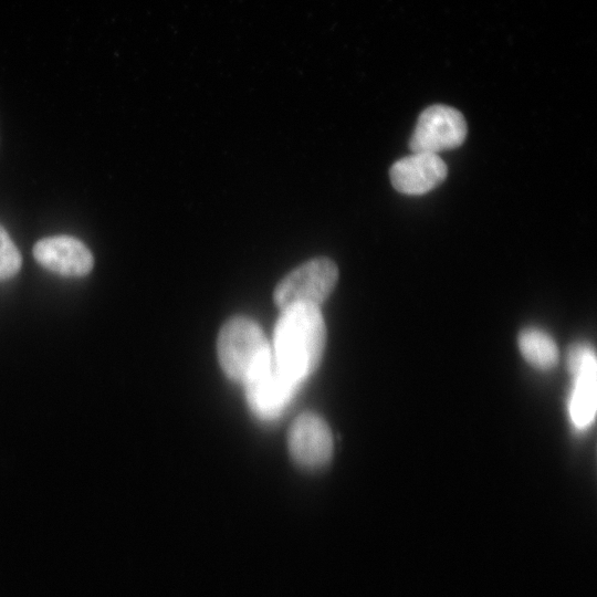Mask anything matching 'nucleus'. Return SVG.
<instances>
[{"mask_svg": "<svg viewBox=\"0 0 597 597\" xmlns=\"http://www.w3.org/2000/svg\"><path fill=\"white\" fill-rule=\"evenodd\" d=\"M326 341L320 306L297 303L281 310L273 334L277 366L302 383L318 366Z\"/></svg>", "mask_w": 597, "mask_h": 597, "instance_id": "f257e3e1", "label": "nucleus"}, {"mask_svg": "<svg viewBox=\"0 0 597 597\" xmlns=\"http://www.w3.org/2000/svg\"><path fill=\"white\" fill-rule=\"evenodd\" d=\"M21 261L18 248L0 226V280L14 276L21 268Z\"/></svg>", "mask_w": 597, "mask_h": 597, "instance_id": "9b49d317", "label": "nucleus"}, {"mask_svg": "<svg viewBox=\"0 0 597 597\" xmlns=\"http://www.w3.org/2000/svg\"><path fill=\"white\" fill-rule=\"evenodd\" d=\"M517 345L524 359L541 370L554 368L559 359L558 347L553 337L536 327L522 329Z\"/></svg>", "mask_w": 597, "mask_h": 597, "instance_id": "9d476101", "label": "nucleus"}, {"mask_svg": "<svg viewBox=\"0 0 597 597\" xmlns=\"http://www.w3.org/2000/svg\"><path fill=\"white\" fill-rule=\"evenodd\" d=\"M217 353L227 376L243 386L273 362L272 349L260 326L242 316L223 324L218 335Z\"/></svg>", "mask_w": 597, "mask_h": 597, "instance_id": "f03ea898", "label": "nucleus"}, {"mask_svg": "<svg viewBox=\"0 0 597 597\" xmlns=\"http://www.w3.org/2000/svg\"><path fill=\"white\" fill-rule=\"evenodd\" d=\"M33 255L49 271L69 276L86 275L94 263L88 248L69 235L41 239L33 247Z\"/></svg>", "mask_w": 597, "mask_h": 597, "instance_id": "1a4fd4ad", "label": "nucleus"}, {"mask_svg": "<svg viewBox=\"0 0 597 597\" xmlns=\"http://www.w3.org/2000/svg\"><path fill=\"white\" fill-rule=\"evenodd\" d=\"M300 384L282 370L273 358L264 371L244 385L245 397L255 415L272 419L287 406Z\"/></svg>", "mask_w": 597, "mask_h": 597, "instance_id": "0eeeda50", "label": "nucleus"}, {"mask_svg": "<svg viewBox=\"0 0 597 597\" xmlns=\"http://www.w3.org/2000/svg\"><path fill=\"white\" fill-rule=\"evenodd\" d=\"M292 459L306 469L327 464L333 455V437L327 423L313 412L301 413L292 423L287 434Z\"/></svg>", "mask_w": 597, "mask_h": 597, "instance_id": "423d86ee", "label": "nucleus"}, {"mask_svg": "<svg viewBox=\"0 0 597 597\" xmlns=\"http://www.w3.org/2000/svg\"><path fill=\"white\" fill-rule=\"evenodd\" d=\"M467 136L463 115L447 105H432L420 115L409 140L412 153L436 154L459 147Z\"/></svg>", "mask_w": 597, "mask_h": 597, "instance_id": "20e7f679", "label": "nucleus"}, {"mask_svg": "<svg viewBox=\"0 0 597 597\" xmlns=\"http://www.w3.org/2000/svg\"><path fill=\"white\" fill-rule=\"evenodd\" d=\"M447 166L436 154L412 153L397 160L389 170L394 188L408 196L427 193L447 177Z\"/></svg>", "mask_w": 597, "mask_h": 597, "instance_id": "6e6552de", "label": "nucleus"}, {"mask_svg": "<svg viewBox=\"0 0 597 597\" xmlns=\"http://www.w3.org/2000/svg\"><path fill=\"white\" fill-rule=\"evenodd\" d=\"M338 280L337 265L327 258L312 259L285 275L275 286L273 300L283 310L305 303L320 306L332 293Z\"/></svg>", "mask_w": 597, "mask_h": 597, "instance_id": "7ed1b4c3", "label": "nucleus"}, {"mask_svg": "<svg viewBox=\"0 0 597 597\" xmlns=\"http://www.w3.org/2000/svg\"><path fill=\"white\" fill-rule=\"evenodd\" d=\"M567 368L573 376L568 410L573 425L587 428L596 413L597 365L594 349L586 344H574L566 357Z\"/></svg>", "mask_w": 597, "mask_h": 597, "instance_id": "39448f33", "label": "nucleus"}]
</instances>
